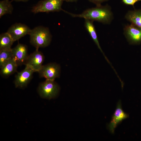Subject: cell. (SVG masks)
I'll return each instance as SVG.
<instances>
[{
    "label": "cell",
    "mask_w": 141,
    "mask_h": 141,
    "mask_svg": "<svg viewBox=\"0 0 141 141\" xmlns=\"http://www.w3.org/2000/svg\"><path fill=\"white\" fill-rule=\"evenodd\" d=\"M124 31V34L130 44H138L141 43V27L131 23L126 26Z\"/></svg>",
    "instance_id": "7"
},
{
    "label": "cell",
    "mask_w": 141,
    "mask_h": 141,
    "mask_svg": "<svg viewBox=\"0 0 141 141\" xmlns=\"http://www.w3.org/2000/svg\"><path fill=\"white\" fill-rule=\"evenodd\" d=\"M34 72L30 67L25 65L24 69L17 72L15 77L14 84L15 87L23 89L26 87L32 79Z\"/></svg>",
    "instance_id": "5"
},
{
    "label": "cell",
    "mask_w": 141,
    "mask_h": 141,
    "mask_svg": "<svg viewBox=\"0 0 141 141\" xmlns=\"http://www.w3.org/2000/svg\"><path fill=\"white\" fill-rule=\"evenodd\" d=\"M44 56L43 54L39 51L38 49L28 55L25 65H27L35 72H37L42 67L44 60Z\"/></svg>",
    "instance_id": "9"
},
{
    "label": "cell",
    "mask_w": 141,
    "mask_h": 141,
    "mask_svg": "<svg viewBox=\"0 0 141 141\" xmlns=\"http://www.w3.org/2000/svg\"><path fill=\"white\" fill-rule=\"evenodd\" d=\"M14 42L7 32L1 34L0 35V50H11Z\"/></svg>",
    "instance_id": "15"
},
{
    "label": "cell",
    "mask_w": 141,
    "mask_h": 141,
    "mask_svg": "<svg viewBox=\"0 0 141 141\" xmlns=\"http://www.w3.org/2000/svg\"><path fill=\"white\" fill-rule=\"evenodd\" d=\"M141 1V0H122V2L125 4L134 6L137 2Z\"/></svg>",
    "instance_id": "18"
},
{
    "label": "cell",
    "mask_w": 141,
    "mask_h": 141,
    "mask_svg": "<svg viewBox=\"0 0 141 141\" xmlns=\"http://www.w3.org/2000/svg\"><path fill=\"white\" fill-rule=\"evenodd\" d=\"M63 0H42L32 8V12L34 14L63 11L62 6Z\"/></svg>",
    "instance_id": "3"
},
{
    "label": "cell",
    "mask_w": 141,
    "mask_h": 141,
    "mask_svg": "<svg viewBox=\"0 0 141 141\" xmlns=\"http://www.w3.org/2000/svg\"><path fill=\"white\" fill-rule=\"evenodd\" d=\"M17 1H21L23 2H26L28 1L29 0H14Z\"/></svg>",
    "instance_id": "21"
},
{
    "label": "cell",
    "mask_w": 141,
    "mask_h": 141,
    "mask_svg": "<svg viewBox=\"0 0 141 141\" xmlns=\"http://www.w3.org/2000/svg\"><path fill=\"white\" fill-rule=\"evenodd\" d=\"M13 6L9 0H3L0 1V17L6 14H11Z\"/></svg>",
    "instance_id": "16"
},
{
    "label": "cell",
    "mask_w": 141,
    "mask_h": 141,
    "mask_svg": "<svg viewBox=\"0 0 141 141\" xmlns=\"http://www.w3.org/2000/svg\"><path fill=\"white\" fill-rule=\"evenodd\" d=\"M12 57L11 50H0V68Z\"/></svg>",
    "instance_id": "17"
},
{
    "label": "cell",
    "mask_w": 141,
    "mask_h": 141,
    "mask_svg": "<svg viewBox=\"0 0 141 141\" xmlns=\"http://www.w3.org/2000/svg\"><path fill=\"white\" fill-rule=\"evenodd\" d=\"M31 30L24 24L16 23L9 28L7 32L15 42L27 34H29Z\"/></svg>",
    "instance_id": "10"
},
{
    "label": "cell",
    "mask_w": 141,
    "mask_h": 141,
    "mask_svg": "<svg viewBox=\"0 0 141 141\" xmlns=\"http://www.w3.org/2000/svg\"><path fill=\"white\" fill-rule=\"evenodd\" d=\"M30 44L36 49L46 47L50 44L52 36L49 29L42 26L31 30L29 34Z\"/></svg>",
    "instance_id": "2"
},
{
    "label": "cell",
    "mask_w": 141,
    "mask_h": 141,
    "mask_svg": "<svg viewBox=\"0 0 141 141\" xmlns=\"http://www.w3.org/2000/svg\"><path fill=\"white\" fill-rule=\"evenodd\" d=\"M11 51L13 57L15 59L18 66L25 64L28 56L27 46L19 43L12 49Z\"/></svg>",
    "instance_id": "11"
},
{
    "label": "cell",
    "mask_w": 141,
    "mask_h": 141,
    "mask_svg": "<svg viewBox=\"0 0 141 141\" xmlns=\"http://www.w3.org/2000/svg\"><path fill=\"white\" fill-rule=\"evenodd\" d=\"M125 18L131 23L141 27V9H135L128 11Z\"/></svg>",
    "instance_id": "14"
},
{
    "label": "cell",
    "mask_w": 141,
    "mask_h": 141,
    "mask_svg": "<svg viewBox=\"0 0 141 141\" xmlns=\"http://www.w3.org/2000/svg\"><path fill=\"white\" fill-rule=\"evenodd\" d=\"M128 116V115L122 110L121 101L119 100L117 103L116 109L111 121L108 126L110 132L111 133H114L115 128L119 124Z\"/></svg>",
    "instance_id": "8"
},
{
    "label": "cell",
    "mask_w": 141,
    "mask_h": 141,
    "mask_svg": "<svg viewBox=\"0 0 141 141\" xmlns=\"http://www.w3.org/2000/svg\"><path fill=\"white\" fill-rule=\"evenodd\" d=\"M93 21L90 20L85 19V26L93 41L102 53L107 62L111 66H112V65L110 62L105 55L100 46L96 30L93 24Z\"/></svg>",
    "instance_id": "13"
},
{
    "label": "cell",
    "mask_w": 141,
    "mask_h": 141,
    "mask_svg": "<svg viewBox=\"0 0 141 141\" xmlns=\"http://www.w3.org/2000/svg\"><path fill=\"white\" fill-rule=\"evenodd\" d=\"M90 1L95 4L96 6H99L101 5V3L105 1L109 0H88Z\"/></svg>",
    "instance_id": "19"
},
{
    "label": "cell",
    "mask_w": 141,
    "mask_h": 141,
    "mask_svg": "<svg viewBox=\"0 0 141 141\" xmlns=\"http://www.w3.org/2000/svg\"><path fill=\"white\" fill-rule=\"evenodd\" d=\"M18 66L15 59L12 57L0 68L1 76L4 78L9 77L16 71Z\"/></svg>",
    "instance_id": "12"
},
{
    "label": "cell",
    "mask_w": 141,
    "mask_h": 141,
    "mask_svg": "<svg viewBox=\"0 0 141 141\" xmlns=\"http://www.w3.org/2000/svg\"><path fill=\"white\" fill-rule=\"evenodd\" d=\"M39 77L46 80H54L60 76V67L59 65L52 63L43 65L38 72Z\"/></svg>",
    "instance_id": "6"
},
{
    "label": "cell",
    "mask_w": 141,
    "mask_h": 141,
    "mask_svg": "<svg viewBox=\"0 0 141 141\" xmlns=\"http://www.w3.org/2000/svg\"><path fill=\"white\" fill-rule=\"evenodd\" d=\"M59 90V86L54 80L46 79L39 84L38 92L41 97L50 99L56 97Z\"/></svg>",
    "instance_id": "4"
},
{
    "label": "cell",
    "mask_w": 141,
    "mask_h": 141,
    "mask_svg": "<svg viewBox=\"0 0 141 141\" xmlns=\"http://www.w3.org/2000/svg\"><path fill=\"white\" fill-rule=\"evenodd\" d=\"M63 1H65L69 2H75L77 1L78 0H63Z\"/></svg>",
    "instance_id": "20"
},
{
    "label": "cell",
    "mask_w": 141,
    "mask_h": 141,
    "mask_svg": "<svg viewBox=\"0 0 141 141\" xmlns=\"http://www.w3.org/2000/svg\"><path fill=\"white\" fill-rule=\"evenodd\" d=\"M63 11L73 17L83 18L105 24H110L113 18L110 8L108 5L97 6L87 9L79 14H72L64 10Z\"/></svg>",
    "instance_id": "1"
}]
</instances>
